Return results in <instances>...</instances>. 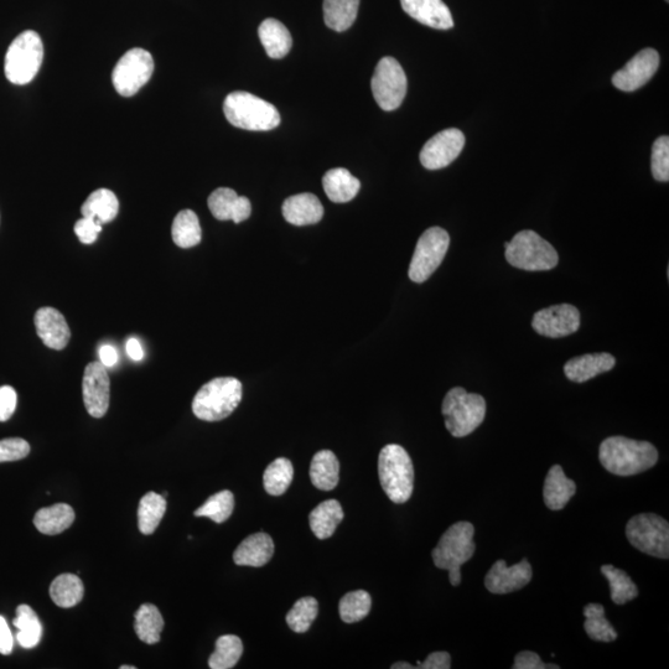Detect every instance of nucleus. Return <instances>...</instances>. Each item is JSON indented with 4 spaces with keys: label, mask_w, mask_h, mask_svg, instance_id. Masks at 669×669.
I'll return each mask as SVG.
<instances>
[{
    "label": "nucleus",
    "mask_w": 669,
    "mask_h": 669,
    "mask_svg": "<svg viewBox=\"0 0 669 669\" xmlns=\"http://www.w3.org/2000/svg\"><path fill=\"white\" fill-rule=\"evenodd\" d=\"M599 458L605 470L616 476H634L657 464L658 451L651 443L625 437H610L600 445Z\"/></svg>",
    "instance_id": "obj_1"
},
{
    "label": "nucleus",
    "mask_w": 669,
    "mask_h": 669,
    "mask_svg": "<svg viewBox=\"0 0 669 669\" xmlns=\"http://www.w3.org/2000/svg\"><path fill=\"white\" fill-rule=\"evenodd\" d=\"M223 112L233 127L267 132L280 124V114L271 103L248 92H232L223 103Z\"/></svg>",
    "instance_id": "obj_2"
},
{
    "label": "nucleus",
    "mask_w": 669,
    "mask_h": 669,
    "mask_svg": "<svg viewBox=\"0 0 669 669\" xmlns=\"http://www.w3.org/2000/svg\"><path fill=\"white\" fill-rule=\"evenodd\" d=\"M378 475L388 499L398 505L406 503L413 494L414 466L411 456L401 445L390 444L381 450Z\"/></svg>",
    "instance_id": "obj_3"
},
{
    "label": "nucleus",
    "mask_w": 669,
    "mask_h": 669,
    "mask_svg": "<svg viewBox=\"0 0 669 669\" xmlns=\"http://www.w3.org/2000/svg\"><path fill=\"white\" fill-rule=\"evenodd\" d=\"M475 527L470 522H458L446 531L432 553L435 567L448 570L451 585L461 583V565L473 558L476 551Z\"/></svg>",
    "instance_id": "obj_4"
},
{
    "label": "nucleus",
    "mask_w": 669,
    "mask_h": 669,
    "mask_svg": "<svg viewBox=\"0 0 669 669\" xmlns=\"http://www.w3.org/2000/svg\"><path fill=\"white\" fill-rule=\"evenodd\" d=\"M242 393V383L237 378H215L196 393L193 412L205 422H220L236 411L242 401Z\"/></svg>",
    "instance_id": "obj_5"
},
{
    "label": "nucleus",
    "mask_w": 669,
    "mask_h": 669,
    "mask_svg": "<svg viewBox=\"0 0 669 669\" xmlns=\"http://www.w3.org/2000/svg\"><path fill=\"white\" fill-rule=\"evenodd\" d=\"M445 427L455 438L468 437L486 417V401L480 394L455 387L446 393L442 407Z\"/></svg>",
    "instance_id": "obj_6"
},
{
    "label": "nucleus",
    "mask_w": 669,
    "mask_h": 669,
    "mask_svg": "<svg viewBox=\"0 0 669 669\" xmlns=\"http://www.w3.org/2000/svg\"><path fill=\"white\" fill-rule=\"evenodd\" d=\"M505 248L507 262L523 271H551L558 266L556 248L534 231L518 232L511 242L506 243Z\"/></svg>",
    "instance_id": "obj_7"
},
{
    "label": "nucleus",
    "mask_w": 669,
    "mask_h": 669,
    "mask_svg": "<svg viewBox=\"0 0 669 669\" xmlns=\"http://www.w3.org/2000/svg\"><path fill=\"white\" fill-rule=\"evenodd\" d=\"M44 60V45L38 33L24 31L10 44L4 71L14 85H28L38 75Z\"/></svg>",
    "instance_id": "obj_8"
},
{
    "label": "nucleus",
    "mask_w": 669,
    "mask_h": 669,
    "mask_svg": "<svg viewBox=\"0 0 669 669\" xmlns=\"http://www.w3.org/2000/svg\"><path fill=\"white\" fill-rule=\"evenodd\" d=\"M629 542L648 556L669 558V525L655 513H641L632 517L626 526Z\"/></svg>",
    "instance_id": "obj_9"
},
{
    "label": "nucleus",
    "mask_w": 669,
    "mask_h": 669,
    "mask_svg": "<svg viewBox=\"0 0 669 669\" xmlns=\"http://www.w3.org/2000/svg\"><path fill=\"white\" fill-rule=\"evenodd\" d=\"M449 233L440 227H432L420 236L414 251L408 276L414 283H424L433 276L444 261L449 250Z\"/></svg>",
    "instance_id": "obj_10"
},
{
    "label": "nucleus",
    "mask_w": 669,
    "mask_h": 669,
    "mask_svg": "<svg viewBox=\"0 0 669 669\" xmlns=\"http://www.w3.org/2000/svg\"><path fill=\"white\" fill-rule=\"evenodd\" d=\"M371 87L373 97L383 111L397 110L407 95L406 72L394 57H383L373 74Z\"/></svg>",
    "instance_id": "obj_11"
},
{
    "label": "nucleus",
    "mask_w": 669,
    "mask_h": 669,
    "mask_svg": "<svg viewBox=\"0 0 669 669\" xmlns=\"http://www.w3.org/2000/svg\"><path fill=\"white\" fill-rule=\"evenodd\" d=\"M154 72L152 55L144 49H132L121 57L112 74L114 88L123 97L137 95L147 85Z\"/></svg>",
    "instance_id": "obj_12"
},
{
    "label": "nucleus",
    "mask_w": 669,
    "mask_h": 669,
    "mask_svg": "<svg viewBox=\"0 0 669 669\" xmlns=\"http://www.w3.org/2000/svg\"><path fill=\"white\" fill-rule=\"evenodd\" d=\"M465 136L456 128L445 129L435 134L424 144L420 152V163L428 170H439L449 167L460 153L463 152Z\"/></svg>",
    "instance_id": "obj_13"
},
{
    "label": "nucleus",
    "mask_w": 669,
    "mask_h": 669,
    "mask_svg": "<svg viewBox=\"0 0 669 669\" xmlns=\"http://www.w3.org/2000/svg\"><path fill=\"white\" fill-rule=\"evenodd\" d=\"M82 393L88 414L93 418L105 417L110 408L111 382L101 362L88 363L82 380Z\"/></svg>",
    "instance_id": "obj_14"
},
{
    "label": "nucleus",
    "mask_w": 669,
    "mask_h": 669,
    "mask_svg": "<svg viewBox=\"0 0 669 669\" xmlns=\"http://www.w3.org/2000/svg\"><path fill=\"white\" fill-rule=\"evenodd\" d=\"M532 326L539 335L559 339L577 333L580 328V313L574 305H553L537 311L533 316Z\"/></svg>",
    "instance_id": "obj_15"
},
{
    "label": "nucleus",
    "mask_w": 669,
    "mask_h": 669,
    "mask_svg": "<svg viewBox=\"0 0 669 669\" xmlns=\"http://www.w3.org/2000/svg\"><path fill=\"white\" fill-rule=\"evenodd\" d=\"M660 66V55L655 49H645L632 57L627 64L617 71L613 84L620 91L634 92L645 86L655 76Z\"/></svg>",
    "instance_id": "obj_16"
},
{
    "label": "nucleus",
    "mask_w": 669,
    "mask_h": 669,
    "mask_svg": "<svg viewBox=\"0 0 669 669\" xmlns=\"http://www.w3.org/2000/svg\"><path fill=\"white\" fill-rule=\"evenodd\" d=\"M532 577V567L526 558L512 567H508L505 560L500 559L486 574L485 586L492 594H508L525 588Z\"/></svg>",
    "instance_id": "obj_17"
},
{
    "label": "nucleus",
    "mask_w": 669,
    "mask_h": 669,
    "mask_svg": "<svg viewBox=\"0 0 669 669\" xmlns=\"http://www.w3.org/2000/svg\"><path fill=\"white\" fill-rule=\"evenodd\" d=\"M35 328L45 346L53 350H64L71 339V330L65 316L59 310L45 307L36 311Z\"/></svg>",
    "instance_id": "obj_18"
},
{
    "label": "nucleus",
    "mask_w": 669,
    "mask_h": 669,
    "mask_svg": "<svg viewBox=\"0 0 669 669\" xmlns=\"http://www.w3.org/2000/svg\"><path fill=\"white\" fill-rule=\"evenodd\" d=\"M209 209L216 220L241 223L250 219L251 201L245 196H238L235 190L220 188L209 197Z\"/></svg>",
    "instance_id": "obj_19"
},
{
    "label": "nucleus",
    "mask_w": 669,
    "mask_h": 669,
    "mask_svg": "<svg viewBox=\"0 0 669 669\" xmlns=\"http://www.w3.org/2000/svg\"><path fill=\"white\" fill-rule=\"evenodd\" d=\"M409 17L427 27L448 30L454 27L453 15L443 0H401Z\"/></svg>",
    "instance_id": "obj_20"
},
{
    "label": "nucleus",
    "mask_w": 669,
    "mask_h": 669,
    "mask_svg": "<svg viewBox=\"0 0 669 669\" xmlns=\"http://www.w3.org/2000/svg\"><path fill=\"white\" fill-rule=\"evenodd\" d=\"M616 365L615 357L608 352L600 354H586L569 360L564 365L565 376L575 383H584L601 373L613 370Z\"/></svg>",
    "instance_id": "obj_21"
},
{
    "label": "nucleus",
    "mask_w": 669,
    "mask_h": 669,
    "mask_svg": "<svg viewBox=\"0 0 669 669\" xmlns=\"http://www.w3.org/2000/svg\"><path fill=\"white\" fill-rule=\"evenodd\" d=\"M282 210L285 221L294 226L315 225L324 216V207L320 200L309 193L288 197Z\"/></svg>",
    "instance_id": "obj_22"
},
{
    "label": "nucleus",
    "mask_w": 669,
    "mask_h": 669,
    "mask_svg": "<svg viewBox=\"0 0 669 669\" xmlns=\"http://www.w3.org/2000/svg\"><path fill=\"white\" fill-rule=\"evenodd\" d=\"M274 542L267 533H254L247 537L233 553V562L241 567L261 568L272 559Z\"/></svg>",
    "instance_id": "obj_23"
},
{
    "label": "nucleus",
    "mask_w": 669,
    "mask_h": 669,
    "mask_svg": "<svg viewBox=\"0 0 669 669\" xmlns=\"http://www.w3.org/2000/svg\"><path fill=\"white\" fill-rule=\"evenodd\" d=\"M577 492V485L565 476L562 466L554 465L548 471L543 487V499L549 510H563Z\"/></svg>",
    "instance_id": "obj_24"
},
{
    "label": "nucleus",
    "mask_w": 669,
    "mask_h": 669,
    "mask_svg": "<svg viewBox=\"0 0 669 669\" xmlns=\"http://www.w3.org/2000/svg\"><path fill=\"white\" fill-rule=\"evenodd\" d=\"M259 39L263 45L264 50L267 51L269 57L272 59H283L289 54L293 46L292 35L284 24L279 20L269 18L259 25L258 29Z\"/></svg>",
    "instance_id": "obj_25"
},
{
    "label": "nucleus",
    "mask_w": 669,
    "mask_h": 669,
    "mask_svg": "<svg viewBox=\"0 0 669 669\" xmlns=\"http://www.w3.org/2000/svg\"><path fill=\"white\" fill-rule=\"evenodd\" d=\"M323 186L325 194L335 204H345L354 200L361 189L360 180L344 168L329 170L324 175Z\"/></svg>",
    "instance_id": "obj_26"
},
{
    "label": "nucleus",
    "mask_w": 669,
    "mask_h": 669,
    "mask_svg": "<svg viewBox=\"0 0 669 669\" xmlns=\"http://www.w3.org/2000/svg\"><path fill=\"white\" fill-rule=\"evenodd\" d=\"M75 511L66 503H57V505L41 508L34 517V525L38 531L48 536H56L69 530L72 523L75 522Z\"/></svg>",
    "instance_id": "obj_27"
},
{
    "label": "nucleus",
    "mask_w": 669,
    "mask_h": 669,
    "mask_svg": "<svg viewBox=\"0 0 669 669\" xmlns=\"http://www.w3.org/2000/svg\"><path fill=\"white\" fill-rule=\"evenodd\" d=\"M340 464L330 450H321L314 455L310 465V479L316 489L334 490L340 479Z\"/></svg>",
    "instance_id": "obj_28"
},
{
    "label": "nucleus",
    "mask_w": 669,
    "mask_h": 669,
    "mask_svg": "<svg viewBox=\"0 0 669 669\" xmlns=\"http://www.w3.org/2000/svg\"><path fill=\"white\" fill-rule=\"evenodd\" d=\"M344 511L339 501L328 500L311 511L309 516L311 531L316 538L328 539L336 531L337 526L344 520Z\"/></svg>",
    "instance_id": "obj_29"
},
{
    "label": "nucleus",
    "mask_w": 669,
    "mask_h": 669,
    "mask_svg": "<svg viewBox=\"0 0 669 669\" xmlns=\"http://www.w3.org/2000/svg\"><path fill=\"white\" fill-rule=\"evenodd\" d=\"M119 211L117 196L108 189L93 191L81 207V214L88 219L110 223L116 219Z\"/></svg>",
    "instance_id": "obj_30"
},
{
    "label": "nucleus",
    "mask_w": 669,
    "mask_h": 669,
    "mask_svg": "<svg viewBox=\"0 0 669 669\" xmlns=\"http://www.w3.org/2000/svg\"><path fill=\"white\" fill-rule=\"evenodd\" d=\"M85 586L75 574H61L50 585V596L59 608L70 609L84 599Z\"/></svg>",
    "instance_id": "obj_31"
},
{
    "label": "nucleus",
    "mask_w": 669,
    "mask_h": 669,
    "mask_svg": "<svg viewBox=\"0 0 669 669\" xmlns=\"http://www.w3.org/2000/svg\"><path fill=\"white\" fill-rule=\"evenodd\" d=\"M360 0H324V22L342 33L352 27L359 13Z\"/></svg>",
    "instance_id": "obj_32"
},
{
    "label": "nucleus",
    "mask_w": 669,
    "mask_h": 669,
    "mask_svg": "<svg viewBox=\"0 0 669 669\" xmlns=\"http://www.w3.org/2000/svg\"><path fill=\"white\" fill-rule=\"evenodd\" d=\"M167 512V501L162 495L155 492H148L142 497L138 507V527L139 531L149 536L157 531L160 522Z\"/></svg>",
    "instance_id": "obj_33"
},
{
    "label": "nucleus",
    "mask_w": 669,
    "mask_h": 669,
    "mask_svg": "<svg viewBox=\"0 0 669 669\" xmlns=\"http://www.w3.org/2000/svg\"><path fill=\"white\" fill-rule=\"evenodd\" d=\"M134 629L140 641L155 645L160 641V636L164 630V619L157 606L152 604H143L136 613V622Z\"/></svg>",
    "instance_id": "obj_34"
},
{
    "label": "nucleus",
    "mask_w": 669,
    "mask_h": 669,
    "mask_svg": "<svg viewBox=\"0 0 669 669\" xmlns=\"http://www.w3.org/2000/svg\"><path fill=\"white\" fill-rule=\"evenodd\" d=\"M171 237L180 248H193L201 242L202 231L199 217L194 211L184 210L176 215L171 227Z\"/></svg>",
    "instance_id": "obj_35"
},
{
    "label": "nucleus",
    "mask_w": 669,
    "mask_h": 669,
    "mask_svg": "<svg viewBox=\"0 0 669 669\" xmlns=\"http://www.w3.org/2000/svg\"><path fill=\"white\" fill-rule=\"evenodd\" d=\"M14 626L18 629L17 641L23 648H34L39 645L43 637V625L38 615L28 605H20L17 609V617Z\"/></svg>",
    "instance_id": "obj_36"
},
{
    "label": "nucleus",
    "mask_w": 669,
    "mask_h": 669,
    "mask_svg": "<svg viewBox=\"0 0 669 669\" xmlns=\"http://www.w3.org/2000/svg\"><path fill=\"white\" fill-rule=\"evenodd\" d=\"M584 629L591 640L598 642H613L617 639L611 622L605 617V609L600 604H589L584 609Z\"/></svg>",
    "instance_id": "obj_37"
},
{
    "label": "nucleus",
    "mask_w": 669,
    "mask_h": 669,
    "mask_svg": "<svg viewBox=\"0 0 669 669\" xmlns=\"http://www.w3.org/2000/svg\"><path fill=\"white\" fill-rule=\"evenodd\" d=\"M601 573L609 580L611 600L616 605H624L639 596V589L624 570L608 564L601 567Z\"/></svg>",
    "instance_id": "obj_38"
},
{
    "label": "nucleus",
    "mask_w": 669,
    "mask_h": 669,
    "mask_svg": "<svg viewBox=\"0 0 669 669\" xmlns=\"http://www.w3.org/2000/svg\"><path fill=\"white\" fill-rule=\"evenodd\" d=\"M294 477L292 461L279 458L268 466L263 475L264 489L271 496H282L289 489Z\"/></svg>",
    "instance_id": "obj_39"
},
{
    "label": "nucleus",
    "mask_w": 669,
    "mask_h": 669,
    "mask_svg": "<svg viewBox=\"0 0 669 669\" xmlns=\"http://www.w3.org/2000/svg\"><path fill=\"white\" fill-rule=\"evenodd\" d=\"M243 655V643L235 635L221 636L216 641V650L212 653L209 666L211 669H230L237 665Z\"/></svg>",
    "instance_id": "obj_40"
},
{
    "label": "nucleus",
    "mask_w": 669,
    "mask_h": 669,
    "mask_svg": "<svg viewBox=\"0 0 669 669\" xmlns=\"http://www.w3.org/2000/svg\"><path fill=\"white\" fill-rule=\"evenodd\" d=\"M372 608L371 595L365 590L351 591L341 599L339 605L341 620L346 624H355L370 614Z\"/></svg>",
    "instance_id": "obj_41"
},
{
    "label": "nucleus",
    "mask_w": 669,
    "mask_h": 669,
    "mask_svg": "<svg viewBox=\"0 0 669 669\" xmlns=\"http://www.w3.org/2000/svg\"><path fill=\"white\" fill-rule=\"evenodd\" d=\"M235 508V496L231 491L217 492L195 511L196 517H207L215 523H223L231 517Z\"/></svg>",
    "instance_id": "obj_42"
},
{
    "label": "nucleus",
    "mask_w": 669,
    "mask_h": 669,
    "mask_svg": "<svg viewBox=\"0 0 669 669\" xmlns=\"http://www.w3.org/2000/svg\"><path fill=\"white\" fill-rule=\"evenodd\" d=\"M319 604L313 596L302 598L294 604L287 615V624L297 634H305L318 617Z\"/></svg>",
    "instance_id": "obj_43"
},
{
    "label": "nucleus",
    "mask_w": 669,
    "mask_h": 669,
    "mask_svg": "<svg viewBox=\"0 0 669 669\" xmlns=\"http://www.w3.org/2000/svg\"><path fill=\"white\" fill-rule=\"evenodd\" d=\"M651 169L653 178L661 183L669 180V138L660 137L653 143Z\"/></svg>",
    "instance_id": "obj_44"
},
{
    "label": "nucleus",
    "mask_w": 669,
    "mask_h": 669,
    "mask_svg": "<svg viewBox=\"0 0 669 669\" xmlns=\"http://www.w3.org/2000/svg\"><path fill=\"white\" fill-rule=\"evenodd\" d=\"M30 453V445L27 440L20 438H9L0 440V463L18 461Z\"/></svg>",
    "instance_id": "obj_45"
},
{
    "label": "nucleus",
    "mask_w": 669,
    "mask_h": 669,
    "mask_svg": "<svg viewBox=\"0 0 669 669\" xmlns=\"http://www.w3.org/2000/svg\"><path fill=\"white\" fill-rule=\"evenodd\" d=\"M74 230L81 243L92 245L97 241L98 235L102 231V225L100 222L88 219V217H82L81 220L76 222Z\"/></svg>",
    "instance_id": "obj_46"
},
{
    "label": "nucleus",
    "mask_w": 669,
    "mask_h": 669,
    "mask_svg": "<svg viewBox=\"0 0 669 669\" xmlns=\"http://www.w3.org/2000/svg\"><path fill=\"white\" fill-rule=\"evenodd\" d=\"M18 396L13 387H0V422H7L17 409Z\"/></svg>",
    "instance_id": "obj_47"
},
{
    "label": "nucleus",
    "mask_w": 669,
    "mask_h": 669,
    "mask_svg": "<svg viewBox=\"0 0 669 669\" xmlns=\"http://www.w3.org/2000/svg\"><path fill=\"white\" fill-rule=\"evenodd\" d=\"M513 669H559V666L549 663L546 665L536 652L522 651L515 657Z\"/></svg>",
    "instance_id": "obj_48"
},
{
    "label": "nucleus",
    "mask_w": 669,
    "mask_h": 669,
    "mask_svg": "<svg viewBox=\"0 0 669 669\" xmlns=\"http://www.w3.org/2000/svg\"><path fill=\"white\" fill-rule=\"evenodd\" d=\"M416 668L420 669H449L451 657L448 652H433L424 662H418Z\"/></svg>",
    "instance_id": "obj_49"
},
{
    "label": "nucleus",
    "mask_w": 669,
    "mask_h": 669,
    "mask_svg": "<svg viewBox=\"0 0 669 669\" xmlns=\"http://www.w3.org/2000/svg\"><path fill=\"white\" fill-rule=\"evenodd\" d=\"M14 637L10 631L7 620L0 616V653L8 656L13 652Z\"/></svg>",
    "instance_id": "obj_50"
},
{
    "label": "nucleus",
    "mask_w": 669,
    "mask_h": 669,
    "mask_svg": "<svg viewBox=\"0 0 669 669\" xmlns=\"http://www.w3.org/2000/svg\"><path fill=\"white\" fill-rule=\"evenodd\" d=\"M101 363L105 367H113L118 361L117 350L111 345H103L100 349Z\"/></svg>",
    "instance_id": "obj_51"
},
{
    "label": "nucleus",
    "mask_w": 669,
    "mask_h": 669,
    "mask_svg": "<svg viewBox=\"0 0 669 669\" xmlns=\"http://www.w3.org/2000/svg\"><path fill=\"white\" fill-rule=\"evenodd\" d=\"M127 349V354L129 357H131L132 360L134 361H142L144 357V352L142 349V345H140V342L137 339H129L127 341L126 345Z\"/></svg>",
    "instance_id": "obj_52"
},
{
    "label": "nucleus",
    "mask_w": 669,
    "mask_h": 669,
    "mask_svg": "<svg viewBox=\"0 0 669 669\" xmlns=\"http://www.w3.org/2000/svg\"><path fill=\"white\" fill-rule=\"evenodd\" d=\"M391 668L392 669H413V668H416V667H414L412 665H409V663H407V662H397V663H394V665H392Z\"/></svg>",
    "instance_id": "obj_53"
},
{
    "label": "nucleus",
    "mask_w": 669,
    "mask_h": 669,
    "mask_svg": "<svg viewBox=\"0 0 669 669\" xmlns=\"http://www.w3.org/2000/svg\"><path fill=\"white\" fill-rule=\"evenodd\" d=\"M121 669H136L134 666H122Z\"/></svg>",
    "instance_id": "obj_54"
},
{
    "label": "nucleus",
    "mask_w": 669,
    "mask_h": 669,
    "mask_svg": "<svg viewBox=\"0 0 669 669\" xmlns=\"http://www.w3.org/2000/svg\"><path fill=\"white\" fill-rule=\"evenodd\" d=\"M666 2H669V0H666Z\"/></svg>",
    "instance_id": "obj_55"
}]
</instances>
